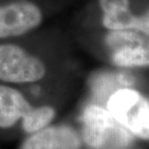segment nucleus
<instances>
[{"label": "nucleus", "instance_id": "nucleus-2", "mask_svg": "<svg viewBox=\"0 0 149 149\" xmlns=\"http://www.w3.org/2000/svg\"><path fill=\"white\" fill-rule=\"evenodd\" d=\"M81 136L86 145L94 149L109 146L126 147L132 143L133 136L125 130L103 107L87 106L80 116Z\"/></svg>", "mask_w": 149, "mask_h": 149}, {"label": "nucleus", "instance_id": "nucleus-7", "mask_svg": "<svg viewBox=\"0 0 149 149\" xmlns=\"http://www.w3.org/2000/svg\"><path fill=\"white\" fill-rule=\"evenodd\" d=\"M81 139L72 127L47 126L31 136L20 149H79Z\"/></svg>", "mask_w": 149, "mask_h": 149}, {"label": "nucleus", "instance_id": "nucleus-3", "mask_svg": "<svg viewBox=\"0 0 149 149\" xmlns=\"http://www.w3.org/2000/svg\"><path fill=\"white\" fill-rule=\"evenodd\" d=\"M46 74L40 58L13 44L0 45V80L13 83L35 82Z\"/></svg>", "mask_w": 149, "mask_h": 149}, {"label": "nucleus", "instance_id": "nucleus-6", "mask_svg": "<svg viewBox=\"0 0 149 149\" xmlns=\"http://www.w3.org/2000/svg\"><path fill=\"white\" fill-rule=\"evenodd\" d=\"M103 24L109 30H133L149 37V9L139 17L130 11L129 0H99Z\"/></svg>", "mask_w": 149, "mask_h": 149}, {"label": "nucleus", "instance_id": "nucleus-9", "mask_svg": "<svg viewBox=\"0 0 149 149\" xmlns=\"http://www.w3.org/2000/svg\"><path fill=\"white\" fill-rule=\"evenodd\" d=\"M54 116L55 111L52 107L41 106L32 108L22 118V129L29 134L37 133L49 126Z\"/></svg>", "mask_w": 149, "mask_h": 149}, {"label": "nucleus", "instance_id": "nucleus-4", "mask_svg": "<svg viewBox=\"0 0 149 149\" xmlns=\"http://www.w3.org/2000/svg\"><path fill=\"white\" fill-rule=\"evenodd\" d=\"M114 65L122 68L149 67V37L133 30H111L106 36Z\"/></svg>", "mask_w": 149, "mask_h": 149}, {"label": "nucleus", "instance_id": "nucleus-8", "mask_svg": "<svg viewBox=\"0 0 149 149\" xmlns=\"http://www.w3.org/2000/svg\"><path fill=\"white\" fill-rule=\"evenodd\" d=\"M31 109L32 106L19 90L0 85V128L14 126Z\"/></svg>", "mask_w": 149, "mask_h": 149}, {"label": "nucleus", "instance_id": "nucleus-5", "mask_svg": "<svg viewBox=\"0 0 149 149\" xmlns=\"http://www.w3.org/2000/svg\"><path fill=\"white\" fill-rule=\"evenodd\" d=\"M40 8L29 1H17L0 6V39L17 37L41 24Z\"/></svg>", "mask_w": 149, "mask_h": 149}, {"label": "nucleus", "instance_id": "nucleus-1", "mask_svg": "<svg viewBox=\"0 0 149 149\" xmlns=\"http://www.w3.org/2000/svg\"><path fill=\"white\" fill-rule=\"evenodd\" d=\"M106 109L133 136L149 141V96L133 88H120L109 96Z\"/></svg>", "mask_w": 149, "mask_h": 149}]
</instances>
